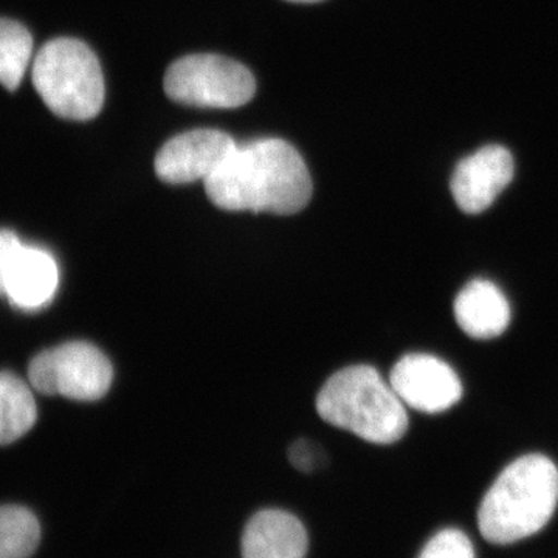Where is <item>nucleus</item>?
Here are the masks:
<instances>
[{"mask_svg":"<svg viewBox=\"0 0 558 558\" xmlns=\"http://www.w3.org/2000/svg\"><path fill=\"white\" fill-rule=\"evenodd\" d=\"M215 207L226 211L296 215L310 204L312 179L303 157L281 138L238 145L204 182Z\"/></svg>","mask_w":558,"mask_h":558,"instance_id":"nucleus-1","label":"nucleus"},{"mask_svg":"<svg viewBox=\"0 0 558 558\" xmlns=\"http://www.w3.org/2000/svg\"><path fill=\"white\" fill-rule=\"evenodd\" d=\"M558 469L543 454L515 459L484 495L478 510L483 537L510 545L537 534L556 512Z\"/></svg>","mask_w":558,"mask_h":558,"instance_id":"nucleus-2","label":"nucleus"},{"mask_svg":"<svg viewBox=\"0 0 558 558\" xmlns=\"http://www.w3.org/2000/svg\"><path fill=\"white\" fill-rule=\"evenodd\" d=\"M319 417L373 444L398 442L409 429L405 403L369 365L340 369L317 396Z\"/></svg>","mask_w":558,"mask_h":558,"instance_id":"nucleus-3","label":"nucleus"},{"mask_svg":"<svg viewBox=\"0 0 558 558\" xmlns=\"http://www.w3.org/2000/svg\"><path fill=\"white\" fill-rule=\"evenodd\" d=\"M32 80L47 108L61 119L92 120L105 105L100 61L83 40L58 38L40 47Z\"/></svg>","mask_w":558,"mask_h":558,"instance_id":"nucleus-4","label":"nucleus"},{"mask_svg":"<svg viewBox=\"0 0 558 558\" xmlns=\"http://www.w3.org/2000/svg\"><path fill=\"white\" fill-rule=\"evenodd\" d=\"M163 86L172 101L193 108H241L256 92V81L245 65L211 53L190 54L172 62Z\"/></svg>","mask_w":558,"mask_h":558,"instance_id":"nucleus-5","label":"nucleus"},{"mask_svg":"<svg viewBox=\"0 0 558 558\" xmlns=\"http://www.w3.org/2000/svg\"><path fill=\"white\" fill-rule=\"evenodd\" d=\"M28 380L43 395L92 402L108 395L113 368L94 344L70 341L36 355L28 366Z\"/></svg>","mask_w":558,"mask_h":558,"instance_id":"nucleus-6","label":"nucleus"},{"mask_svg":"<svg viewBox=\"0 0 558 558\" xmlns=\"http://www.w3.org/2000/svg\"><path fill=\"white\" fill-rule=\"evenodd\" d=\"M389 384L400 400L422 413H442L457 405L462 384L449 363L435 355L409 354L392 366Z\"/></svg>","mask_w":558,"mask_h":558,"instance_id":"nucleus-7","label":"nucleus"},{"mask_svg":"<svg viewBox=\"0 0 558 558\" xmlns=\"http://www.w3.org/2000/svg\"><path fill=\"white\" fill-rule=\"evenodd\" d=\"M238 143L226 132L194 130L175 135L165 143L154 161L161 182L183 185L207 180L233 153Z\"/></svg>","mask_w":558,"mask_h":558,"instance_id":"nucleus-8","label":"nucleus"},{"mask_svg":"<svg viewBox=\"0 0 558 558\" xmlns=\"http://www.w3.org/2000/svg\"><path fill=\"white\" fill-rule=\"evenodd\" d=\"M513 159L502 146H484L459 161L451 178L454 202L468 215L486 211L512 182Z\"/></svg>","mask_w":558,"mask_h":558,"instance_id":"nucleus-9","label":"nucleus"},{"mask_svg":"<svg viewBox=\"0 0 558 558\" xmlns=\"http://www.w3.org/2000/svg\"><path fill=\"white\" fill-rule=\"evenodd\" d=\"M310 546L306 527L284 510H260L242 534L244 558H304Z\"/></svg>","mask_w":558,"mask_h":558,"instance_id":"nucleus-10","label":"nucleus"},{"mask_svg":"<svg viewBox=\"0 0 558 558\" xmlns=\"http://www.w3.org/2000/svg\"><path fill=\"white\" fill-rule=\"evenodd\" d=\"M60 284L57 260L47 250L24 244L9 281L5 296L21 311H39L49 306Z\"/></svg>","mask_w":558,"mask_h":558,"instance_id":"nucleus-11","label":"nucleus"},{"mask_svg":"<svg viewBox=\"0 0 558 558\" xmlns=\"http://www.w3.org/2000/svg\"><path fill=\"white\" fill-rule=\"evenodd\" d=\"M454 317L472 339H495L508 329L509 301L494 282L473 279L454 300Z\"/></svg>","mask_w":558,"mask_h":558,"instance_id":"nucleus-12","label":"nucleus"},{"mask_svg":"<svg viewBox=\"0 0 558 558\" xmlns=\"http://www.w3.org/2000/svg\"><path fill=\"white\" fill-rule=\"evenodd\" d=\"M38 418L31 387L13 373H0V446L27 435Z\"/></svg>","mask_w":558,"mask_h":558,"instance_id":"nucleus-13","label":"nucleus"},{"mask_svg":"<svg viewBox=\"0 0 558 558\" xmlns=\"http://www.w3.org/2000/svg\"><path fill=\"white\" fill-rule=\"evenodd\" d=\"M40 524L22 506H0V558H28L38 549Z\"/></svg>","mask_w":558,"mask_h":558,"instance_id":"nucleus-14","label":"nucleus"},{"mask_svg":"<svg viewBox=\"0 0 558 558\" xmlns=\"http://www.w3.org/2000/svg\"><path fill=\"white\" fill-rule=\"evenodd\" d=\"M33 38L31 32L11 20H0V84L14 92L21 86L31 64Z\"/></svg>","mask_w":558,"mask_h":558,"instance_id":"nucleus-15","label":"nucleus"},{"mask_svg":"<svg viewBox=\"0 0 558 558\" xmlns=\"http://www.w3.org/2000/svg\"><path fill=\"white\" fill-rule=\"evenodd\" d=\"M418 558H475V549L464 532L444 529L429 539Z\"/></svg>","mask_w":558,"mask_h":558,"instance_id":"nucleus-16","label":"nucleus"},{"mask_svg":"<svg viewBox=\"0 0 558 558\" xmlns=\"http://www.w3.org/2000/svg\"><path fill=\"white\" fill-rule=\"evenodd\" d=\"M22 247L24 244L14 231L0 230V296H5L7 281Z\"/></svg>","mask_w":558,"mask_h":558,"instance_id":"nucleus-17","label":"nucleus"},{"mask_svg":"<svg viewBox=\"0 0 558 558\" xmlns=\"http://www.w3.org/2000/svg\"><path fill=\"white\" fill-rule=\"evenodd\" d=\"M289 457L292 464L296 469L304 470V472H310V470L314 469L318 461L317 454H315L311 444L306 442V440L293 444L292 449L289 451Z\"/></svg>","mask_w":558,"mask_h":558,"instance_id":"nucleus-18","label":"nucleus"},{"mask_svg":"<svg viewBox=\"0 0 558 558\" xmlns=\"http://www.w3.org/2000/svg\"><path fill=\"white\" fill-rule=\"evenodd\" d=\"M288 2H295V3H317V2H323V0H288Z\"/></svg>","mask_w":558,"mask_h":558,"instance_id":"nucleus-19","label":"nucleus"}]
</instances>
